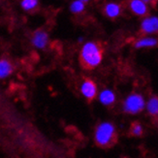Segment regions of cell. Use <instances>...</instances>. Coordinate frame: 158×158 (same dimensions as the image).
<instances>
[{
    "label": "cell",
    "instance_id": "cell-3",
    "mask_svg": "<svg viewBox=\"0 0 158 158\" xmlns=\"http://www.w3.org/2000/svg\"><path fill=\"white\" fill-rule=\"evenodd\" d=\"M146 106L145 99L140 94H131L129 95L124 101V111L129 114H138L142 112Z\"/></svg>",
    "mask_w": 158,
    "mask_h": 158
},
{
    "label": "cell",
    "instance_id": "cell-14",
    "mask_svg": "<svg viewBox=\"0 0 158 158\" xmlns=\"http://www.w3.org/2000/svg\"><path fill=\"white\" fill-rule=\"evenodd\" d=\"M38 6V0H23L22 7L25 11L34 10Z\"/></svg>",
    "mask_w": 158,
    "mask_h": 158
},
{
    "label": "cell",
    "instance_id": "cell-15",
    "mask_svg": "<svg viewBox=\"0 0 158 158\" xmlns=\"http://www.w3.org/2000/svg\"><path fill=\"white\" fill-rule=\"evenodd\" d=\"M131 132L135 136H140L143 133V127H142V125L141 124H138V123H136V124H134L132 126Z\"/></svg>",
    "mask_w": 158,
    "mask_h": 158
},
{
    "label": "cell",
    "instance_id": "cell-9",
    "mask_svg": "<svg viewBox=\"0 0 158 158\" xmlns=\"http://www.w3.org/2000/svg\"><path fill=\"white\" fill-rule=\"evenodd\" d=\"M13 72V66L7 59H0V79L8 77Z\"/></svg>",
    "mask_w": 158,
    "mask_h": 158
},
{
    "label": "cell",
    "instance_id": "cell-8",
    "mask_svg": "<svg viewBox=\"0 0 158 158\" xmlns=\"http://www.w3.org/2000/svg\"><path fill=\"white\" fill-rule=\"evenodd\" d=\"M99 100L103 105L106 106L112 105L115 100L114 93L112 90H110V89H105V90H103L99 94Z\"/></svg>",
    "mask_w": 158,
    "mask_h": 158
},
{
    "label": "cell",
    "instance_id": "cell-17",
    "mask_svg": "<svg viewBox=\"0 0 158 158\" xmlns=\"http://www.w3.org/2000/svg\"><path fill=\"white\" fill-rule=\"evenodd\" d=\"M81 1H82V2H87L88 0H81Z\"/></svg>",
    "mask_w": 158,
    "mask_h": 158
},
{
    "label": "cell",
    "instance_id": "cell-2",
    "mask_svg": "<svg viewBox=\"0 0 158 158\" xmlns=\"http://www.w3.org/2000/svg\"><path fill=\"white\" fill-rule=\"evenodd\" d=\"M115 130L112 123L103 122L97 127L95 132V141L101 147H107L114 142Z\"/></svg>",
    "mask_w": 158,
    "mask_h": 158
},
{
    "label": "cell",
    "instance_id": "cell-4",
    "mask_svg": "<svg viewBox=\"0 0 158 158\" xmlns=\"http://www.w3.org/2000/svg\"><path fill=\"white\" fill-rule=\"evenodd\" d=\"M81 91L86 99L91 100L97 94V86L92 81L85 80L81 85Z\"/></svg>",
    "mask_w": 158,
    "mask_h": 158
},
{
    "label": "cell",
    "instance_id": "cell-12",
    "mask_svg": "<svg viewBox=\"0 0 158 158\" xmlns=\"http://www.w3.org/2000/svg\"><path fill=\"white\" fill-rule=\"evenodd\" d=\"M147 110L152 115H156L158 114V99L157 97H152L147 103Z\"/></svg>",
    "mask_w": 158,
    "mask_h": 158
},
{
    "label": "cell",
    "instance_id": "cell-13",
    "mask_svg": "<svg viewBox=\"0 0 158 158\" xmlns=\"http://www.w3.org/2000/svg\"><path fill=\"white\" fill-rule=\"evenodd\" d=\"M70 10L75 14L81 13L85 10V2L81 1V0H75L70 6Z\"/></svg>",
    "mask_w": 158,
    "mask_h": 158
},
{
    "label": "cell",
    "instance_id": "cell-10",
    "mask_svg": "<svg viewBox=\"0 0 158 158\" xmlns=\"http://www.w3.org/2000/svg\"><path fill=\"white\" fill-rule=\"evenodd\" d=\"M121 8L116 3H108L105 7V13L109 18H116L120 15Z\"/></svg>",
    "mask_w": 158,
    "mask_h": 158
},
{
    "label": "cell",
    "instance_id": "cell-11",
    "mask_svg": "<svg viewBox=\"0 0 158 158\" xmlns=\"http://www.w3.org/2000/svg\"><path fill=\"white\" fill-rule=\"evenodd\" d=\"M157 45V40L152 37H147L138 40L135 43L136 48H146V47H154Z\"/></svg>",
    "mask_w": 158,
    "mask_h": 158
},
{
    "label": "cell",
    "instance_id": "cell-6",
    "mask_svg": "<svg viewBox=\"0 0 158 158\" xmlns=\"http://www.w3.org/2000/svg\"><path fill=\"white\" fill-rule=\"evenodd\" d=\"M158 29V19L156 17L146 18L142 23V30L145 33H154Z\"/></svg>",
    "mask_w": 158,
    "mask_h": 158
},
{
    "label": "cell",
    "instance_id": "cell-5",
    "mask_svg": "<svg viewBox=\"0 0 158 158\" xmlns=\"http://www.w3.org/2000/svg\"><path fill=\"white\" fill-rule=\"evenodd\" d=\"M49 42V35L42 30L36 31L32 37V44L38 49H44Z\"/></svg>",
    "mask_w": 158,
    "mask_h": 158
},
{
    "label": "cell",
    "instance_id": "cell-1",
    "mask_svg": "<svg viewBox=\"0 0 158 158\" xmlns=\"http://www.w3.org/2000/svg\"><path fill=\"white\" fill-rule=\"evenodd\" d=\"M103 59L101 46L95 42H87L81 51V61L82 65L89 69L97 67Z\"/></svg>",
    "mask_w": 158,
    "mask_h": 158
},
{
    "label": "cell",
    "instance_id": "cell-16",
    "mask_svg": "<svg viewBox=\"0 0 158 158\" xmlns=\"http://www.w3.org/2000/svg\"><path fill=\"white\" fill-rule=\"evenodd\" d=\"M143 2H146V3H149V2H152V0H143Z\"/></svg>",
    "mask_w": 158,
    "mask_h": 158
},
{
    "label": "cell",
    "instance_id": "cell-7",
    "mask_svg": "<svg viewBox=\"0 0 158 158\" xmlns=\"http://www.w3.org/2000/svg\"><path fill=\"white\" fill-rule=\"evenodd\" d=\"M130 9L133 13L138 16H145L148 12L147 3L143 0H131L130 2Z\"/></svg>",
    "mask_w": 158,
    "mask_h": 158
}]
</instances>
